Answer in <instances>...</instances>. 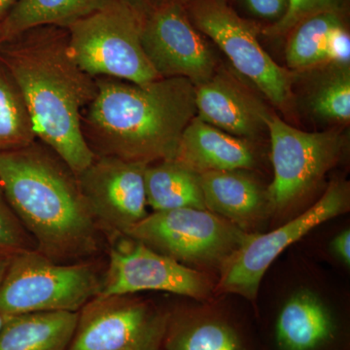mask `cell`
<instances>
[{"mask_svg": "<svg viewBox=\"0 0 350 350\" xmlns=\"http://www.w3.org/2000/svg\"><path fill=\"white\" fill-rule=\"evenodd\" d=\"M36 139L22 92L0 59V153L24 148Z\"/></svg>", "mask_w": 350, "mask_h": 350, "instance_id": "cell-23", "label": "cell"}, {"mask_svg": "<svg viewBox=\"0 0 350 350\" xmlns=\"http://www.w3.org/2000/svg\"><path fill=\"white\" fill-rule=\"evenodd\" d=\"M0 182L36 250L52 261H85L100 248V231L77 175L39 139L0 153Z\"/></svg>", "mask_w": 350, "mask_h": 350, "instance_id": "cell-3", "label": "cell"}, {"mask_svg": "<svg viewBox=\"0 0 350 350\" xmlns=\"http://www.w3.org/2000/svg\"><path fill=\"white\" fill-rule=\"evenodd\" d=\"M6 317H3V315L0 313V329H1V327L3 326L4 321H5Z\"/></svg>", "mask_w": 350, "mask_h": 350, "instance_id": "cell-35", "label": "cell"}, {"mask_svg": "<svg viewBox=\"0 0 350 350\" xmlns=\"http://www.w3.org/2000/svg\"><path fill=\"white\" fill-rule=\"evenodd\" d=\"M111 239L100 295L163 291L196 300L211 295L213 286L209 278L197 269L175 261L125 234Z\"/></svg>", "mask_w": 350, "mask_h": 350, "instance_id": "cell-11", "label": "cell"}, {"mask_svg": "<svg viewBox=\"0 0 350 350\" xmlns=\"http://www.w3.org/2000/svg\"><path fill=\"white\" fill-rule=\"evenodd\" d=\"M165 350H245L239 332L220 317L170 312Z\"/></svg>", "mask_w": 350, "mask_h": 350, "instance_id": "cell-21", "label": "cell"}, {"mask_svg": "<svg viewBox=\"0 0 350 350\" xmlns=\"http://www.w3.org/2000/svg\"><path fill=\"white\" fill-rule=\"evenodd\" d=\"M144 182L147 206L153 211L184 207L206 209L200 175L174 159L147 165Z\"/></svg>", "mask_w": 350, "mask_h": 350, "instance_id": "cell-20", "label": "cell"}, {"mask_svg": "<svg viewBox=\"0 0 350 350\" xmlns=\"http://www.w3.org/2000/svg\"><path fill=\"white\" fill-rule=\"evenodd\" d=\"M170 310L133 295H98L78 312L68 350H165Z\"/></svg>", "mask_w": 350, "mask_h": 350, "instance_id": "cell-9", "label": "cell"}, {"mask_svg": "<svg viewBox=\"0 0 350 350\" xmlns=\"http://www.w3.org/2000/svg\"><path fill=\"white\" fill-rule=\"evenodd\" d=\"M333 319L325 305L310 292L294 295L276 322V340L282 350H314L334 335Z\"/></svg>", "mask_w": 350, "mask_h": 350, "instance_id": "cell-18", "label": "cell"}, {"mask_svg": "<svg viewBox=\"0 0 350 350\" xmlns=\"http://www.w3.org/2000/svg\"><path fill=\"white\" fill-rule=\"evenodd\" d=\"M177 2L181 4V5H185V4L189 3V2L195 1V0H176Z\"/></svg>", "mask_w": 350, "mask_h": 350, "instance_id": "cell-34", "label": "cell"}, {"mask_svg": "<svg viewBox=\"0 0 350 350\" xmlns=\"http://www.w3.org/2000/svg\"><path fill=\"white\" fill-rule=\"evenodd\" d=\"M174 160L200 174L254 169L257 150L253 140L234 137L196 116L182 133Z\"/></svg>", "mask_w": 350, "mask_h": 350, "instance_id": "cell-15", "label": "cell"}, {"mask_svg": "<svg viewBox=\"0 0 350 350\" xmlns=\"http://www.w3.org/2000/svg\"><path fill=\"white\" fill-rule=\"evenodd\" d=\"M78 312L25 313L6 317L0 329V350H68Z\"/></svg>", "mask_w": 350, "mask_h": 350, "instance_id": "cell-17", "label": "cell"}, {"mask_svg": "<svg viewBox=\"0 0 350 350\" xmlns=\"http://www.w3.org/2000/svg\"><path fill=\"white\" fill-rule=\"evenodd\" d=\"M200 183L207 211L250 232L269 213L267 190L244 170L200 174Z\"/></svg>", "mask_w": 350, "mask_h": 350, "instance_id": "cell-16", "label": "cell"}, {"mask_svg": "<svg viewBox=\"0 0 350 350\" xmlns=\"http://www.w3.org/2000/svg\"><path fill=\"white\" fill-rule=\"evenodd\" d=\"M103 278L90 260L59 264L36 250L16 253L0 282V313L78 312L100 294Z\"/></svg>", "mask_w": 350, "mask_h": 350, "instance_id": "cell-4", "label": "cell"}, {"mask_svg": "<svg viewBox=\"0 0 350 350\" xmlns=\"http://www.w3.org/2000/svg\"><path fill=\"white\" fill-rule=\"evenodd\" d=\"M0 59L22 92L38 139L79 174L96 157L83 135L81 115L98 86L71 59L68 29L44 25L0 41Z\"/></svg>", "mask_w": 350, "mask_h": 350, "instance_id": "cell-1", "label": "cell"}, {"mask_svg": "<svg viewBox=\"0 0 350 350\" xmlns=\"http://www.w3.org/2000/svg\"><path fill=\"white\" fill-rule=\"evenodd\" d=\"M250 234L207 209L184 207L152 211L125 236L191 268L221 269Z\"/></svg>", "mask_w": 350, "mask_h": 350, "instance_id": "cell-7", "label": "cell"}, {"mask_svg": "<svg viewBox=\"0 0 350 350\" xmlns=\"http://www.w3.org/2000/svg\"><path fill=\"white\" fill-rule=\"evenodd\" d=\"M142 43L162 78L183 77L198 85L220 66L211 43L176 0L152 7L142 21Z\"/></svg>", "mask_w": 350, "mask_h": 350, "instance_id": "cell-12", "label": "cell"}, {"mask_svg": "<svg viewBox=\"0 0 350 350\" xmlns=\"http://www.w3.org/2000/svg\"><path fill=\"white\" fill-rule=\"evenodd\" d=\"M246 9L260 19L282 20L287 12L288 0H243Z\"/></svg>", "mask_w": 350, "mask_h": 350, "instance_id": "cell-28", "label": "cell"}, {"mask_svg": "<svg viewBox=\"0 0 350 350\" xmlns=\"http://www.w3.org/2000/svg\"><path fill=\"white\" fill-rule=\"evenodd\" d=\"M115 0H17L0 22V41L33 27H66L110 5Z\"/></svg>", "mask_w": 350, "mask_h": 350, "instance_id": "cell-19", "label": "cell"}, {"mask_svg": "<svg viewBox=\"0 0 350 350\" xmlns=\"http://www.w3.org/2000/svg\"><path fill=\"white\" fill-rule=\"evenodd\" d=\"M172 1V0H151L152 6L162 5V4L167 3V2Z\"/></svg>", "mask_w": 350, "mask_h": 350, "instance_id": "cell-33", "label": "cell"}, {"mask_svg": "<svg viewBox=\"0 0 350 350\" xmlns=\"http://www.w3.org/2000/svg\"><path fill=\"white\" fill-rule=\"evenodd\" d=\"M349 207V182L333 181L313 206L286 224L267 234L250 232L220 269L218 289L255 300L267 269L283 250L317 226L347 213Z\"/></svg>", "mask_w": 350, "mask_h": 350, "instance_id": "cell-10", "label": "cell"}, {"mask_svg": "<svg viewBox=\"0 0 350 350\" xmlns=\"http://www.w3.org/2000/svg\"><path fill=\"white\" fill-rule=\"evenodd\" d=\"M247 84L220 64L208 79L194 85L197 117L234 137L253 140L268 133L275 113Z\"/></svg>", "mask_w": 350, "mask_h": 350, "instance_id": "cell-14", "label": "cell"}, {"mask_svg": "<svg viewBox=\"0 0 350 350\" xmlns=\"http://www.w3.org/2000/svg\"><path fill=\"white\" fill-rule=\"evenodd\" d=\"M10 255L0 252V282H1L4 273H5L7 266H8L9 261H10Z\"/></svg>", "mask_w": 350, "mask_h": 350, "instance_id": "cell-32", "label": "cell"}, {"mask_svg": "<svg viewBox=\"0 0 350 350\" xmlns=\"http://www.w3.org/2000/svg\"><path fill=\"white\" fill-rule=\"evenodd\" d=\"M142 19L118 0L66 27L71 59L92 77H111L137 84L160 75L145 55Z\"/></svg>", "mask_w": 350, "mask_h": 350, "instance_id": "cell-5", "label": "cell"}, {"mask_svg": "<svg viewBox=\"0 0 350 350\" xmlns=\"http://www.w3.org/2000/svg\"><path fill=\"white\" fill-rule=\"evenodd\" d=\"M98 92L81 115L83 135L96 156L146 165L174 159L197 116L195 86L183 77L137 84L96 77Z\"/></svg>", "mask_w": 350, "mask_h": 350, "instance_id": "cell-2", "label": "cell"}, {"mask_svg": "<svg viewBox=\"0 0 350 350\" xmlns=\"http://www.w3.org/2000/svg\"><path fill=\"white\" fill-rule=\"evenodd\" d=\"M137 14L142 21L152 9L151 0H118Z\"/></svg>", "mask_w": 350, "mask_h": 350, "instance_id": "cell-30", "label": "cell"}, {"mask_svg": "<svg viewBox=\"0 0 350 350\" xmlns=\"http://www.w3.org/2000/svg\"><path fill=\"white\" fill-rule=\"evenodd\" d=\"M332 250L335 253L336 256L340 260L345 266L350 265V232L349 230H345L344 232L336 236L332 241Z\"/></svg>", "mask_w": 350, "mask_h": 350, "instance_id": "cell-29", "label": "cell"}, {"mask_svg": "<svg viewBox=\"0 0 350 350\" xmlns=\"http://www.w3.org/2000/svg\"><path fill=\"white\" fill-rule=\"evenodd\" d=\"M17 0H0V22L6 17Z\"/></svg>", "mask_w": 350, "mask_h": 350, "instance_id": "cell-31", "label": "cell"}, {"mask_svg": "<svg viewBox=\"0 0 350 350\" xmlns=\"http://www.w3.org/2000/svg\"><path fill=\"white\" fill-rule=\"evenodd\" d=\"M147 165L111 156H96L77 174L94 222L110 239L125 234L148 215L144 172Z\"/></svg>", "mask_w": 350, "mask_h": 350, "instance_id": "cell-13", "label": "cell"}, {"mask_svg": "<svg viewBox=\"0 0 350 350\" xmlns=\"http://www.w3.org/2000/svg\"><path fill=\"white\" fill-rule=\"evenodd\" d=\"M32 250H36V243L14 213L0 182V252L11 256Z\"/></svg>", "mask_w": 350, "mask_h": 350, "instance_id": "cell-26", "label": "cell"}, {"mask_svg": "<svg viewBox=\"0 0 350 350\" xmlns=\"http://www.w3.org/2000/svg\"><path fill=\"white\" fill-rule=\"evenodd\" d=\"M273 178L267 189L269 211H285L319 187L344 154L338 131L308 133L273 114L268 123Z\"/></svg>", "mask_w": 350, "mask_h": 350, "instance_id": "cell-8", "label": "cell"}, {"mask_svg": "<svg viewBox=\"0 0 350 350\" xmlns=\"http://www.w3.org/2000/svg\"><path fill=\"white\" fill-rule=\"evenodd\" d=\"M345 15L324 13L301 21L287 34L285 59L295 73L325 66L326 39L332 27Z\"/></svg>", "mask_w": 350, "mask_h": 350, "instance_id": "cell-22", "label": "cell"}, {"mask_svg": "<svg viewBox=\"0 0 350 350\" xmlns=\"http://www.w3.org/2000/svg\"><path fill=\"white\" fill-rule=\"evenodd\" d=\"M349 0H288L287 12L282 20L265 27L266 36L282 38L301 21L324 13L347 14Z\"/></svg>", "mask_w": 350, "mask_h": 350, "instance_id": "cell-25", "label": "cell"}, {"mask_svg": "<svg viewBox=\"0 0 350 350\" xmlns=\"http://www.w3.org/2000/svg\"><path fill=\"white\" fill-rule=\"evenodd\" d=\"M328 66L308 96L313 116L331 124H349L350 120V68Z\"/></svg>", "mask_w": 350, "mask_h": 350, "instance_id": "cell-24", "label": "cell"}, {"mask_svg": "<svg viewBox=\"0 0 350 350\" xmlns=\"http://www.w3.org/2000/svg\"><path fill=\"white\" fill-rule=\"evenodd\" d=\"M191 23L228 57L237 75L273 107H294L297 73L282 68L262 47L257 25L243 19L225 0H195L182 5Z\"/></svg>", "mask_w": 350, "mask_h": 350, "instance_id": "cell-6", "label": "cell"}, {"mask_svg": "<svg viewBox=\"0 0 350 350\" xmlns=\"http://www.w3.org/2000/svg\"><path fill=\"white\" fill-rule=\"evenodd\" d=\"M325 66H349L350 36L345 19L329 31L325 45Z\"/></svg>", "mask_w": 350, "mask_h": 350, "instance_id": "cell-27", "label": "cell"}]
</instances>
